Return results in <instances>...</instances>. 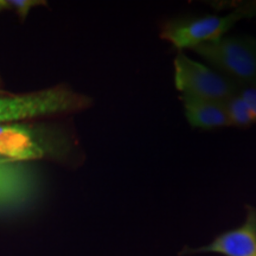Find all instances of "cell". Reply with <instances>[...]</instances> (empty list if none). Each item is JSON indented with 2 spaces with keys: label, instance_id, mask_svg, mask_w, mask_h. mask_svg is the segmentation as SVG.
Returning a JSON list of instances; mask_svg holds the SVG:
<instances>
[{
  "label": "cell",
  "instance_id": "obj_3",
  "mask_svg": "<svg viewBox=\"0 0 256 256\" xmlns=\"http://www.w3.org/2000/svg\"><path fill=\"white\" fill-rule=\"evenodd\" d=\"M174 84L183 96L224 102L235 95L238 84L179 51L174 62Z\"/></svg>",
  "mask_w": 256,
  "mask_h": 256
},
{
  "label": "cell",
  "instance_id": "obj_10",
  "mask_svg": "<svg viewBox=\"0 0 256 256\" xmlns=\"http://www.w3.org/2000/svg\"><path fill=\"white\" fill-rule=\"evenodd\" d=\"M38 4H40V2H31V0H11V2H0V8H4V6H10V8H17L20 14L25 16L28 12L32 6H36Z\"/></svg>",
  "mask_w": 256,
  "mask_h": 256
},
{
  "label": "cell",
  "instance_id": "obj_1",
  "mask_svg": "<svg viewBox=\"0 0 256 256\" xmlns=\"http://www.w3.org/2000/svg\"><path fill=\"white\" fill-rule=\"evenodd\" d=\"M194 50L238 86H256L255 38L222 37L200 44Z\"/></svg>",
  "mask_w": 256,
  "mask_h": 256
},
{
  "label": "cell",
  "instance_id": "obj_8",
  "mask_svg": "<svg viewBox=\"0 0 256 256\" xmlns=\"http://www.w3.org/2000/svg\"><path fill=\"white\" fill-rule=\"evenodd\" d=\"M230 126L248 127L256 122V118L252 113L246 102L238 92L223 102Z\"/></svg>",
  "mask_w": 256,
  "mask_h": 256
},
{
  "label": "cell",
  "instance_id": "obj_5",
  "mask_svg": "<svg viewBox=\"0 0 256 256\" xmlns=\"http://www.w3.org/2000/svg\"><path fill=\"white\" fill-rule=\"evenodd\" d=\"M188 252H216L224 256H256V209L248 206L247 218L238 228L217 236L204 247Z\"/></svg>",
  "mask_w": 256,
  "mask_h": 256
},
{
  "label": "cell",
  "instance_id": "obj_2",
  "mask_svg": "<svg viewBox=\"0 0 256 256\" xmlns=\"http://www.w3.org/2000/svg\"><path fill=\"white\" fill-rule=\"evenodd\" d=\"M88 98L64 88H52L32 94L0 95V124L10 121L28 119L88 106Z\"/></svg>",
  "mask_w": 256,
  "mask_h": 256
},
{
  "label": "cell",
  "instance_id": "obj_6",
  "mask_svg": "<svg viewBox=\"0 0 256 256\" xmlns=\"http://www.w3.org/2000/svg\"><path fill=\"white\" fill-rule=\"evenodd\" d=\"M46 156L40 140L28 127L20 124H0V160L28 162Z\"/></svg>",
  "mask_w": 256,
  "mask_h": 256
},
{
  "label": "cell",
  "instance_id": "obj_9",
  "mask_svg": "<svg viewBox=\"0 0 256 256\" xmlns=\"http://www.w3.org/2000/svg\"><path fill=\"white\" fill-rule=\"evenodd\" d=\"M238 94L256 118V86H238Z\"/></svg>",
  "mask_w": 256,
  "mask_h": 256
},
{
  "label": "cell",
  "instance_id": "obj_4",
  "mask_svg": "<svg viewBox=\"0 0 256 256\" xmlns=\"http://www.w3.org/2000/svg\"><path fill=\"white\" fill-rule=\"evenodd\" d=\"M248 14V10L238 8L224 17L204 16L174 20L165 25L160 37L168 40L179 51L194 49L200 44L222 38L223 34L235 25L236 22Z\"/></svg>",
  "mask_w": 256,
  "mask_h": 256
},
{
  "label": "cell",
  "instance_id": "obj_11",
  "mask_svg": "<svg viewBox=\"0 0 256 256\" xmlns=\"http://www.w3.org/2000/svg\"><path fill=\"white\" fill-rule=\"evenodd\" d=\"M0 162H2V160H0Z\"/></svg>",
  "mask_w": 256,
  "mask_h": 256
},
{
  "label": "cell",
  "instance_id": "obj_7",
  "mask_svg": "<svg viewBox=\"0 0 256 256\" xmlns=\"http://www.w3.org/2000/svg\"><path fill=\"white\" fill-rule=\"evenodd\" d=\"M185 115L192 127L202 130L230 126L223 102L202 100L190 96L182 98Z\"/></svg>",
  "mask_w": 256,
  "mask_h": 256
}]
</instances>
